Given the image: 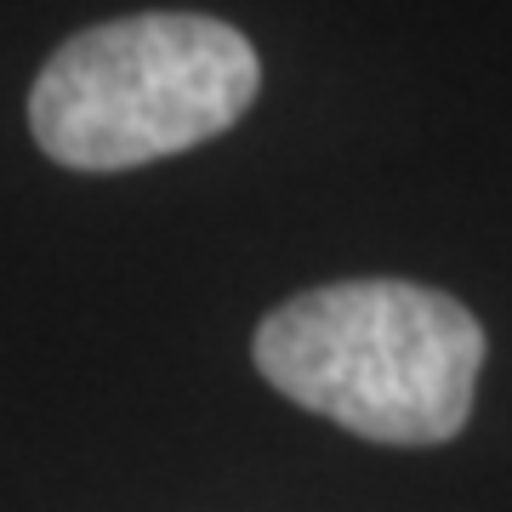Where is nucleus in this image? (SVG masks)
Listing matches in <instances>:
<instances>
[{"mask_svg":"<svg viewBox=\"0 0 512 512\" xmlns=\"http://www.w3.org/2000/svg\"><path fill=\"white\" fill-rule=\"evenodd\" d=\"M256 370L370 444H444L473 416L484 325L410 279H342L256 325Z\"/></svg>","mask_w":512,"mask_h":512,"instance_id":"nucleus-1","label":"nucleus"},{"mask_svg":"<svg viewBox=\"0 0 512 512\" xmlns=\"http://www.w3.org/2000/svg\"><path fill=\"white\" fill-rule=\"evenodd\" d=\"M262 63L234 23L137 12L63 40L35 92L29 131L69 171H131L200 148L256 103Z\"/></svg>","mask_w":512,"mask_h":512,"instance_id":"nucleus-2","label":"nucleus"}]
</instances>
